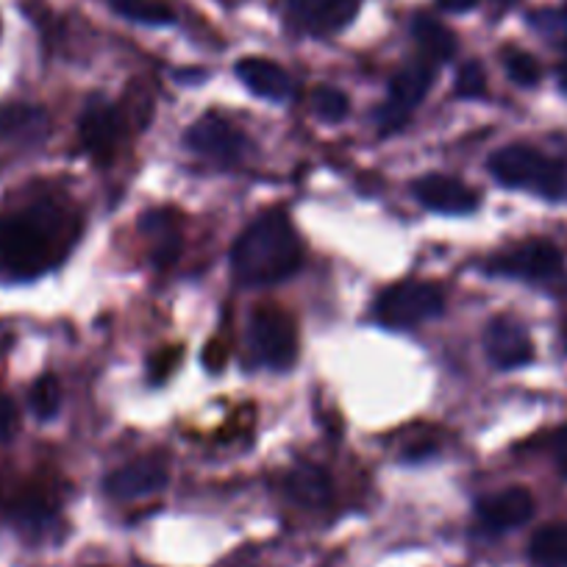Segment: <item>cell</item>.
<instances>
[{"label":"cell","instance_id":"83f0119b","mask_svg":"<svg viewBox=\"0 0 567 567\" xmlns=\"http://www.w3.org/2000/svg\"><path fill=\"white\" fill-rule=\"evenodd\" d=\"M478 0H437V7L443 9V12H454V14H462V12H471V9H476Z\"/></svg>","mask_w":567,"mask_h":567},{"label":"cell","instance_id":"7c38bea8","mask_svg":"<svg viewBox=\"0 0 567 567\" xmlns=\"http://www.w3.org/2000/svg\"><path fill=\"white\" fill-rule=\"evenodd\" d=\"M476 515L487 528L506 532V528H517L523 526V523L532 520L534 498L528 489L509 487L504 489V493L487 495V498L478 501Z\"/></svg>","mask_w":567,"mask_h":567},{"label":"cell","instance_id":"603a6c76","mask_svg":"<svg viewBox=\"0 0 567 567\" xmlns=\"http://www.w3.org/2000/svg\"><path fill=\"white\" fill-rule=\"evenodd\" d=\"M504 68L509 73V79L520 86H534L539 81V75H543L537 59L526 51H515V48L504 53Z\"/></svg>","mask_w":567,"mask_h":567},{"label":"cell","instance_id":"9c48e42d","mask_svg":"<svg viewBox=\"0 0 567 567\" xmlns=\"http://www.w3.org/2000/svg\"><path fill=\"white\" fill-rule=\"evenodd\" d=\"M484 348L487 357L493 359L495 368L515 370L523 368L534 359L532 337H528L526 326L515 318H495L484 331Z\"/></svg>","mask_w":567,"mask_h":567},{"label":"cell","instance_id":"4316f807","mask_svg":"<svg viewBox=\"0 0 567 567\" xmlns=\"http://www.w3.org/2000/svg\"><path fill=\"white\" fill-rule=\"evenodd\" d=\"M550 451H554V460L556 465H559L561 476H567V429H561V432L554 434V440H550Z\"/></svg>","mask_w":567,"mask_h":567},{"label":"cell","instance_id":"ac0fdd59","mask_svg":"<svg viewBox=\"0 0 567 567\" xmlns=\"http://www.w3.org/2000/svg\"><path fill=\"white\" fill-rule=\"evenodd\" d=\"M528 556L537 567H567V523H550L532 537Z\"/></svg>","mask_w":567,"mask_h":567},{"label":"cell","instance_id":"30bf717a","mask_svg":"<svg viewBox=\"0 0 567 567\" xmlns=\"http://www.w3.org/2000/svg\"><path fill=\"white\" fill-rule=\"evenodd\" d=\"M79 134L86 154L95 156L97 162H109L117 148L120 134H123V120L109 103H90L86 112L81 114Z\"/></svg>","mask_w":567,"mask_h":567},{"label":"cell","instance_id":"f546056e","mask_svg":"<svg viewBox=\"0 0 567 567\" xmlns=\"http://www.w3.org/2000/svg\"><path fill=\"white\" fill-rule=\"evenodd\" d=\"M565 14H567V9H565Z\"/></svg>","mask_w":567,"mask_h":567},{"label":"cell","instance_id":"4fadbf2b","mask_svg":"<svg viewBox=\"0 0 567 567\" xmlns=\"http://www.w3.org/2000/svg\"><path fill=\"white\" fill-rule=\"evenodd\" d=\"M167 467L159 462L142 460L134 465H125L114 471L106 478V493L117 501H134L145 498V495L162 493L167 487Z\"/></svg>","mask_w":567,"mask_h":567},{"label":"cell","instance_id":"cb8c5ba5","mask_svg":"<svg viewBox=\"0 0 567 567\" xmlns=\"http://www.w3.org/2000/svg\"><path fill=\"white\" fill-rule=\"evenodd\" d=\"M37 123H42V114L34 112V109L25 106H9L0 109V136L20 134L25 128H37Z\"/></svg>","mask_w":567,"mask_h":567},{"label":"cell","instance_id":"ffe728a7","mask_svg":"<svg viewBox=\"0 0 567 567\" xmlns=\"http://www.w3.org/2000/svg\"><path fill=\"white\" fill-rule=\"evenodd\" d=\"M114 9L120 14L131 20H140V23L151 25H165L173 23V12L165 3H156V0H114Z\"/></svg>","mask_w":567,"mask_h":567},{"label":"cell","instance_id":"8992f818","mask_svg":"<svg viewBox=\"0 0 567 567\" xmlns=\"http://www.w3.org/2000/svg\"><path fill=\"white\" fill-rule=\"evenodd\" d=\"M432 81H434L432 62H414L409 64V68H403L401 73L392 79L390 95H386L384 106H381V114H379L381 128L386 131L401 128V125L409 120V114L423 103Z\"/></svg>","mask_w":567,"mask_h":567},{"label":"cell","instance_id":"44dd1931","mask_svg":"<svg viewBox=\"0 0 567 567\" xmlns=\"http://www.w3.org/2000/svg\"><path fill=\"white\" fill-rule=\"evenodd\" d=\"M62 406V386L53 375H42L34 386H31V409H34L37 417L51 420L53 414Z\"/></svg>","mask_w":567,"mask_h":567},{"label":"cell","instance_id":"484cf974","mask_svg":"<svg viewBox=\"0 0 567 567\" xmlns=\"http://www.w3.org/2000/svg\"><path fill=\"white\" fill-rule=\"evenodd\" d=\"M20 429V414L14 406L12 398L0 395V443H9V440L18 434Z\"/></svg>","mask_w":567,"mask_h":567},{"label":"cell","instance_id":"6da1fadb","mask_svg":"<svg viewBox=\"0 0 567 567\" xmlns=\"http://www.w3.org/2000/svg\"><path fill=\"white\" fill-rule=\"evenodd\" d=\"M73 243L68 215L53 204H37L0 220V265L18 278L51 270Z\"/></svg>","mask_w":567,"mask_h":567},{"label":"cell","instance_id":"7402d4cb","mask_svg":"<svg viewBox=\"0 0 567 567\" xmlns=\"http://www.w3.org/2000/svg\"><path fill=\"white\" fill-rule=\"evenodd\" d=\"M312 109L320 120H326V123H340V120L348 117L351 103H348V97L342 95L340 90H334V86H320L312 95Z\"/></svg>","mask_w":567,"mask_h":567},{"label":"cell","instance_id":"277c9868","mask_svg":"<svg viewBox=\"0 0 567 567\" xmlns=\"http://www.w3.org/2000/svg\"><path fill=\"white\" fill-rule=\"evenodd\" d=\"M445 309V298L440 287L429 281H403L390 287L375 301V315L381 323L406 329V326L425 323V320L437 318Z\"/></svg>","mask_w":567,"mask_h":567},{"label":"cell","instance_id":"d4e9b609","mask_svg":"<svg viewBox=\"0 0 567 567\" xmlns=\"http://www.w3.org/2000/svg\"><path fill=\"white\" fill-rule=\"evenodd\" d=\"M487 92V75L478 62L462 64V70L456 73V95L460 97H482Z\"/></svg>","mask_w":567,"mask_h":567},{"label":"cell","instance_id":"9a60e30c","mask_svg":"<svg viewBox=\"0 0 567 567\" xmlns=\"http://www.w3.org/2000/svg\"><path fill=\"white\" fill-rule=\"evenodd\" d=\"M362 0H290L292 18L312 31H340L357 18Z\"/></svg>","mask_w":567,"mask_h":567},{"label":"cell","instance_id":"7a4b0ae2","mask_svg":"<svg viewBox=\"0 0 567 567\" xmlns=\"http://www.w3.org/2000/svg\"><path fill=\"white\" fill-rule=\"evenodd\" d=\"M303 261L301 239L281 212L259 217L231 248V272L243 287H272L296 276Z\"/></svg>","mask_w":567,"mask_h":567},{"label":"cell","instance_id":"2e32d148","mask_svg":"<svg viewBox=\"0 0 567 567\" xmlns=\"http://www.w3.org/2000/svg\"><path fill=\"white\" fill-rule=\"evenodd\" d=\"M142 234L151 243V259L159 267L173 265L182 250V234L171 212H148L142 217Z\"/></svg>","mask_w":567,"mask_h":567},{"label":"cell","instance_id":"d6986e66","mask_svg":"<svg viewBox=\"0 0 567 567\" xmlns=\"http://www.w3.org/2000/svg\"><path fill=\"white\" fill-rule=\"evenodd\" d=\"M287 493L303 506H326L331 501V482L318 467H298L287 476Z\"/></svg>","mask_w":567,"mask_h":567},{"label":"cell","instance_id":"f1b7e54d","mask_svg":"<svg viewBox=\"0 0 567 567\" xmlns=\"http://www.w3.org/2000/svg\"><path fill=\"white\" fill-rule=\"evenodd\" d=\"M504 3H509V0H504Z\"/></svg>","mask_w":567,"mask_h":567},{"label":"cell","instance_id":"52a82bcc","mask_svg":"<svg viewBox=\"0 0 567 567\" xmlns=\"http://www.w3.org/2000/svg\"><path fill=\"white\" fill-rule=\"evenodd\" d=\"M565 267L559 248L543 239H534V243H523L517 248L506 250L498 259L489 261V270L501 272V276H515L526 278V281H550L556 278Z\"/></svg>","mask_w":567,"mask_h":567},{"label":"cell","instance_id":"e0dca14e","mask_svg":"<svg viewBox=\"0 0 567 567\" xmlns=\"http://www.w3.org/2000/svg\"><path fill=\"white\" fill-rule=\"evenodd\" d=\"M412 34L417 40V45L423 48V53L432 62H449L456 53V37L445 29L440 20L429 18V14H420L412 23Z\"/></svg>","mask_w":567,"mask_h":567},{"label":"cell","instance_id":"8fae6325","mask_svg":"<svg viewBox=\"0 0 567 567\" xmlns=\"http://www.w3.org/2000/svg\"><path fill=\"white\" fill-rule=\"evenodd\" d=\"M414 195L425 209L440 212V215H467L478 206L476 193L449 176H423L414 184Z\"/></svg>","mask_w":567,"mask_h":567},{"label":"cell","instance_id":"5b68a950","mask_svg":"<svg viewBox=\"0 0 567 567\" xmlns=\"http://www.w3.org/2000/svg\"><path fill=\"white\" fill-rule=\"evenodd\" d=\"M250 348L256 359L272 370H287L298 357V331L290 315L281 309H256L250 318Z\"/></svg>","mask_w":567,"mask_h":567},{"label":"cell","instance_id":"3957f363","mask_svg":"<svg viewBox=\"0 0 567 567\" xmlns=\"http://www.w3.org/2000/svg\"><path fill=\"white\" fill-rule=\"evenodd\" d=\"M489 173L495 182L512 189H528L543 198H561L567 189V171L556 159H548L528 145H509L489 156Z\"/></svg>","mask_w":567,"mask_h":567},{"label":"cell","instance_id":"ba28073f","mask_svg":"<svg viewBox=\"0 0 567 567\" xmlns=\"http://www.w3.org/2000/svg\"><path fill=\"white\" fill-rule=\"evenodd\" d=\"M184 140H187L189 151L217 162V165H237L245 154L243 134L217 114H206V117L195 120Z\"/></svg>","mask_w":567,"mask_h":567},{"label":"cell","instance_id":"5bb4252c","mask_svg":"<svg viewBox=\"0 0 567 567\" xmlns=\"http://www.w3.org/2000/svg\"><path fill=\"white\" fill-rule=\"evenodd\" d=\"M237 79L248 86L254 95L267 97V101H287L296 92L290 73L278 68L270 59L248 56L237 64Z\"/></svg>","mask_w":567,"mask_h":567}]
</instances>
